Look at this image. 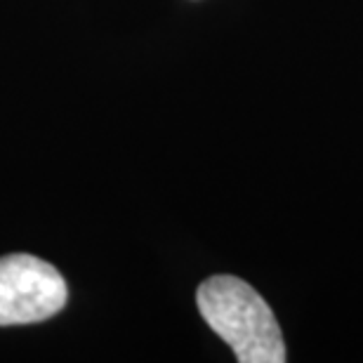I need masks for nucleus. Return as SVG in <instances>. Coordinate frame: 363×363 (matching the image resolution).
I'll return each instance as SVG.
<instances>
[{
    "label": "nucleus",
    "instance_id": "1",
    "mask_svg": "<svg viewBox=\"0 0 363 363\" xmlns=\"http://www.w3.org/2000/svg\"><path fill=\"white\" fill-rule=\"evenodd\" d=\"M196 304L203 321L234 350L241 363H283L288 359L272 307L243 279L220 274L203 281Z\"/></svg>",
    "mask_w": 363,
    "mask_h": 363
},
{
    "label": "nucleus",
    "instance_id": "2",
    "mask_svg": "<svg viewBox=\"0 0 363 363\" xmlns=\"http://www.w3.org/2000/svg\"><path fill=\"white\" fill-rule=\"evenodd\" d=\"M67 283L45 259L24 255L0 257V325L38 323L67 304Z\"/></svg>",
    "mask_w": 363,
    "mask_h": 363
}]
</instances>
